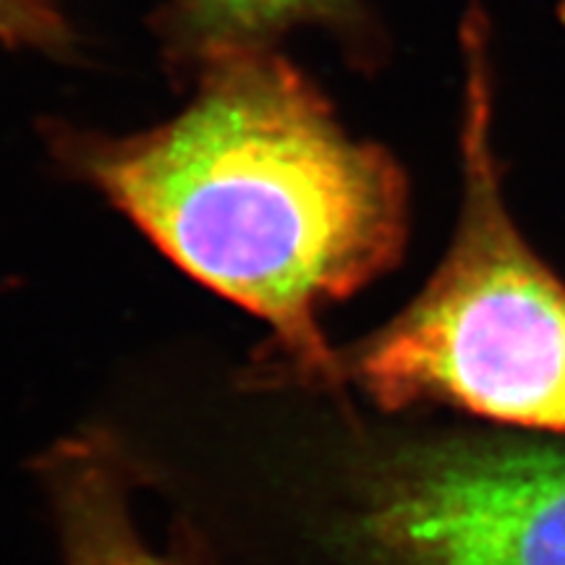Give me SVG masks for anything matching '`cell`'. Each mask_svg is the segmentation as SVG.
Segmentation results:
<instances>
[{
	"instance_id": "cell-6",
	"label": "cell",
	"mask_w": 565,
	"mask_h": 565,
	"mask_svg": "<svg viewBox=\"0 0 565 565\" xmlns=\"http://www.w3.org/2000/svg\"><path fill=\"white\" fill-rule=\"evenodd\" d=\"M76 45L79 38L61 0H0V51L66 58Z\"/></svg>"
},
{
	"instance_id": "cell-3",
	"label": "cell",
	"mask_w": 565,
	"mask_h": 565,
	"mask_svg": "<svg viewBox=\"0 0 565 565\" xmlns=\"http://www.w3.org/2000/svg\"><path fill=\"white\" fill-rule=\"evenodd\" d=\"M362 529L387 565H565V450H422L380 487Z\"/></svg>"
},
{
	"instance_id": "cell-2",
	"label": "cell",
	"mask_w": 565,
	"mask_h": 565,
	"mask_svg": "<svg viewBox=\"0 0 565 565\" xmlns=\"http://www.w3.org/2000/svg\"><path fill=\"white\" fill-rule=\"evenodd\" d=\"M461 207L422 294L359 345L349 374L385 408L445 404L565 435V286L521 236L494 152L490 19H461Z\"/></svg>"
},
{
	"instance_id": "cell-5",
	"label": "cell",
	"mask_w": 565,
	"mask_h": 565,
	"mask_svg": "<svg viewBox=\"0 0 565 565\" xmlns=\"http://www.w3.org/2000/svg\"><path fill=\"white\" fill-rule=\"evenodd\" d=\"M58 492L71 565H173L134 532L121 484L89 454L63 458Z\"/></svg>"
},
{
	"instance_id": "cell-1",
	"label": "cell",
	"mask_w": 565,
	"mask_h": 565,
	"mask_svg": "<svg viewBox=\"0 0 565 565\" xmlns=\"http://www.w3.org/2000/svg\"><path fill=\"white\" fill-rule=\"evenodd\" d=\"M194 76L168 121L126 137L55 126L51 150L175 267L270 324L299 377L335 383L343 362L317 317L404 254V168L351 137L278 47L223 55Z\"/></svg>"
},
{
	"instance_id": "cell-4",
	"label": "cell",
	"mask_w": 565,
	"mask_h": 565,
	"mask_svg": "<svg viewBox=\"0 0 565 565\" xmlns=\"http://www.w3.org/2000/svg\"><path fill=\"white\" fill-rule=\"evenodd\" d=\"M152 26L162 58L183 76L223 55L278 47L296 30L333 34L364 68L385 53V34L364 0H166Z\"/></svg>"
}]
</instances>
